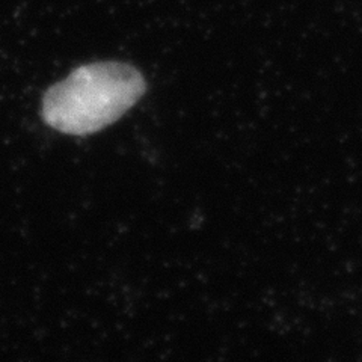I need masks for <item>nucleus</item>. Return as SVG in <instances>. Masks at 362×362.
<instances>
[{
	"instance_id": "nucleus-1",
	"label": "nucleus",
	"mask_w": 362,
	"mask_h": 362,
	"mask_svg": "<svg viewBox=\"0 0 362 362\" xmlns=\"http://www.w3.org/2000/svg\"><path fill=\"white\" fill-rule=\"evenodd\" d=\"M146 90L144 76L124 62L78 66L42 98V118L66 134H89L110 126Z\"/></svg>"
}]
</instances>
